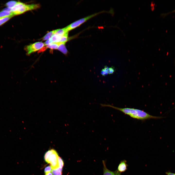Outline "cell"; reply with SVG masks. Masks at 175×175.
I'll return each instance as SVG.
<instances>
[{
    "label": "cell",
    "instance_id": "cell-8",
    "mask_svg": "<svg viewBox=\"0 0 175 175\" xmlns=\"http://www.w3.org/2000/svg\"><path fill=\"white\" fill-rule=\"evenodd\" d=\"M65 43H63L60 45L57 49L64 55H67L68 53V51L65 46Z\"/></svg>",
    "mask_w": 175,
    "mask_h": 175
},
{
    "label": "cell",
    "instance_id": "cell-5",
    "mask_svg": "<svg viewBox=\"0 0 175 175\" xmlns=\"http://www.w3.org/2000/svg\"><path fill=\"white\" fill-rule=\"evenodd\" d=\"M45 46L44 43L40 42L31 44L26 46L25 48L28 55L38 51Z\"/></svg>",
    "mask_w": 175,
    "mask_h": 175
},
{
    "label": "cell",
    "instance_id": "cell-12",
    "mask_svg": "<svg viewBox=\"0 0 175 175\" xmlns=\"http://www.w3.org/2000/svg\"><path fill=\"white\" fill-rule=\"evenodd\" d=\"M69 32L67 30L66 27L61 29H57V30L55 34L59 36H62L66 33Z\"/></svg>",
    "mask_w": 175,
    "mask_h": 175
},
{
    "label": "cell",
    "instance_id": "cell-1",
    "mask_svg": "<svg viewBox=\"0 0 175 175\" xmlns=\"http://www.w3.org/2000/svg\"><path fill=\"white\" fill-rule=\"evenodd\" d=\"M101 106L111 107L131 117L138 120H144L151 119H158L163 117L151 115L143 111L138 109L130 108H120L109 104H100Z\"/></svg>",
    "mask_w": 175,
    "mask_h": 175
},
{
    "label": "cell",
    "instance_id": "cell-9",
    "mask_svg": "<svg viewBox=\"0 0 175 175\" xmlns=\"http://www.w3.org/2000/svg\"><path fill=\"white\" fill-rule=\"evenodd\" d=\"M11 16H14L13 13L10 11L3 10L0 12V18Z\"/></svg>",
    "mask_w": 175,
    "mask_h": 175
},
{
    "label": "cell",
    "instance_id": "cell-19",
    "mask_svg": "<svg viewBox=\"0 0 175 175\" xmlns=\"http://www.w3.org/2000/svg\"><path fill=\"white\" fill-rule=\"evenodd\" d=\"M58 165L59 168H62L64 165V162L62 159L59 157L58 158Z\"/></svg>",
    "mask_w": 175,
    "mask_h": 175
},
{
    "label": "cell",
    "instance_id": "cell-10",
    "mask_svg": "<svg viewBox=\"0 0 175 175\" xmlns=\"http://www.w3.org/2000/svg\"><path fill=\"white\" fill-rule=\"evenodd\" d=\"M63 43H65L61 42H53L49 45L46 46L45 47L46 48H48L52 49H57L59 45Z\"/></svg>",
    "mask_w": 175,
    "mask_h": 175
},
{
    "label": "cell",
    "instance_id": "cell-16",
    "mask_svg": "<svg viewBox=\"0 0 175 175\" xmlns=\"http://www.w3.org/2000/svg\"><path fill=\"white\" fill-rule=\"evenodd\" d=\"M69 39L68 37V32L61 37L60 42L66 43Z\"/></svg>",
    "mask_w": 175,
    "mask_h": 175
},
{
    "label": "cell",
    "instance_id": "cell-11",
    "mask_svg": "<svg viewBox=\"0 0 175 175\" xmlns=\"http://www.w3.org/2000/svg\"><path fill=\"white\" fill-rule=\"evenodd\" d=\"M57 30V29L48 32L43 37L42 39V40L45 41L50 38L55 34Z\"/></svg>",
    "mask_w": 175,
    "mask_h": 175
},
{
    "label": "cell",
    "instance_id": "cell-18",
    "mask_svg": "<svg viewBox=\"0 0 175 175\" xmlns=\"http://www.w3.org/2000/svg\"><path fill=\"white\" fill-rule=\"evenodd\" d=\"M109 68L107 66H105L101 71V74L103 76H105L109 74L108 71Z\"/></svg>",
    "mask_w": 175,
    "mask_h": 175
},
{
    "label": "cell",
    "instance_id": "cell-14",
    "mask_svg": "<svg viewBox=\"0 0 175 175\" xmlns=\"http://www.w3.org/2000/svg\"><path fill=\"white\" fill-rule=\"evenodd\" d=\"M14 16H11L0 18V26L8 21Z\"/></svg>",
    "mask_w": 175,
    "mask_h": 175
},
{
    "label": "cell",
    "instance_id": "cell-25",
    "mask_svg": "<svg viewBox=\"0 0 175 175\" xmlns=\"http://www.w3.org/2000/svg\"></svg>",
    "mask_w": 175,
    "mask_h": 175
},
{
    "label": "cell",
    "instance_id": "cell-24",
    "mask_svg": "<svg viewBox=\"0 0 175 175\" xmlns=\"http://www.w3.org/2000/svg\"><path fill=\"white\" fill-rule=\"evenodd\" d=\"M45 175H53L52 173L50 172L45 173Z\"/></svg>",
    "mask_w": 175,
    "mask_h": 175
},
{
    "label": "cell",
    "instance_id": "cell-6",
    "mask_svg": "<svg viewBox=\"0 0 175 175\" xmlns=\"http://www.w3.org/2000/svg\"><path fill=\"white\" fill-rule=\"evenodd\" d=\"M103 175H121V173L119 172L117 170L114 171H111L106 167L105 162L103 161Z\"/></svg>",
    "mask_w": 175,
    "mask_h": 175
},
{
    "label": "cell",
    "instance_id": "cell-13",
    "mask_svg": "<svg viewBox=\"0 0 175 175\" xmlns=\"http://www.w3.org/2000/svg\"><path fill=\"white\" fill-rule=\"evenodd\" d=\"M62 168H58L52 169V172L53 175H62Z\"/></svg>",
    "mask_w": 175,
    "mask_h": 175
},
{
    "label": "cell",
    "instance_id": "cell-22",
    "mask_svg": "<svg viewBox=\"0 0 175 175\" xmlns=\"http://www.w3.org/2000/svg\"><path fill=\"white\" fill-rule=\"evenodd\" d=\"M114 71V68L113 67H110L109 68L108 72L109 74H112Z\"/></svg>",
    "mask_w": 175,
    "mask_h": 175
},
{
    "label": "cell",
    "instance_id": "cell-7",
    "mask_svg": "<svg viewBox=\"0 0 175 175\" xmlns=\"http://www.w3.org/2000/svg\"><path fill=\"white\" fill-rule=\"evenodd\" d=\"M128 166L127 161L125 160H122L120 161L118 166L117 170L121 173L124 172L127 170Z\"/></svg>",
    "mask_w": 175,
    "mask_h": 175
},
{
    "label": "cell",
    "instance_id": "cell-4",
    "mask_svg": "<svg viewBox=\"0 0 175 175\" xmlns=\"http://www.w3.org/2000/svg\"><path fill=\"white\" fill-rule=\"evenodd\" d=\"M58 153L54 149H51V152L47 159L45 161L47 163L50 164L52 169L59 168L58 165Z\"/></svg>",
    "mask_w": 175,
    "mask_h": 175
},
{
    "label": "cell",
    "instance_id": "cell-17",
    "mask_svg": "<svg viewBox=\"0 0 175 175\" xmlns=\"http://www.w3.org/2000/svg\"><path fill=\"white\" fill-rule=\"evenodd\" d=\"M17 2L15 1H11L7 2L5 4V6L7 8H11L14 7Z\"/></svg>",
    "mask_w": 175,
    "mask_h": 175
},
{
    "label": "cell",
    "instance_id": "cell-23",
    "mask_svg": "<svg viewBox=\"0 0 175 175\" xmlns=\"http://www.w3.org/2000/svg\"><path fill=\"white\" fill-rule=\"evenodd\" d=\"M167 175H175V174L170 172H167L166 173Z\"/></svg>",
    "mask_w": 175,
    "mask_h": 175
},
{
    "label": "cell",
    "instance_id": "cell-15",
    "mask_svg": "<svg viewBox=\"0 0 175 175\" xmlns=\"http://www.w3.org/2000/svg\"><path fill=\"white\" fill-rule=\"evenodd\" d=\"M62 36L54 34L51 38V39L53 43L59 42H60Z\"/></svg>",
    "mask_w": 175,
    "mask_h": 175
},
{
    "label": "cell",
    "instance_id": "cell-21",
    "mask_svg": "<svg viewBox=\"0 0 175 175\" xmlns=\"http://www.w3.org/2000/svg\"><path fill=\"white\" fill-rule=\"evenodd\" d=\"M51 39L50 38L47 40L44 43L45 46H47L49 45L52 43Z\"/></svg>",
    "mask_w": 175,
    "mask_h": 175
},
{
    "label": "cell",
    "instance_id": "cell-2",
    "mask_svg": "<svg viewBox=\"0 0 175 175\" xmlns=\"http://www.w3.org/2000/svg\"><path fill=\"white\" fill-rule=\"evenodd\" d=\"M39 4H27L20 2H18L13 7L9 8V11L14 16L20 15L27 11L35 9L40 7Z\"/></svg>",
    "mask_w": 175,
    "mask_h": 175
},
{
    "label": "cell",
    "instance_id": "cell-3",
    "mask_svg": "<svg viewBox=\"0 0 175 175\" xmlns=\"http://www.w3.org/2000/svg\"><path fill=\"white\" fill-rule=\"evenodd\" d=\"M102 11L92 14L82 18L72 23L66 27L68 31H69L79 26L85 22L99 14L103 13Z\"/></svg>",
    "mask_w": 175,
    "mask_h": 175
},
{
    "label": "cell",
    "instance_id": "cell-20",
    "mask_svg": "<svg viewBox=\"0 0 175 175\" xmlns=\"http://www.w3.org/2000/svg\"><path fill=\"white\" fill-rule=\"evenodd\" d=\"M52 170V168L51 166H48L45 168L44 172L45 173L50 172Z\"/></svg>",
    "mask_w": 175,
    "mask_h": 175
}]
</instances>
